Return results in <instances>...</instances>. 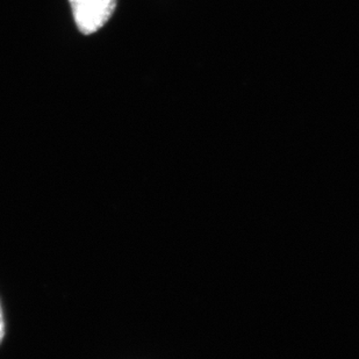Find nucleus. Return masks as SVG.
<instances>
[{"mask_svg": "<svg viewBox=\"0 0 359 359\" xmlns=\"http://www.w3.org/2000/svg\"><path fill=\"white\" fill-rule=\"evenodd\" d=\"M5 320H4L3 309L0 305V344L3 342L4 337H5Z\"/></svg>", "mask_w": 359, "mask_h": 359, "instance_id": "f03ea898", "label": "nucleus"}, {"mask_svg": "<svg viewBox=\"0 0 359 359\" xmlns=\"http://www.w3.org/2000/svg\"><path fill=\"white\" fill-rule=\"evenodd\" d=\"M79 32L93 34L112 17L118 0H69Z\"/></svg>", "mask_w": 359, "mask_h": 359, "instance_id": "f257e3e1", "label": "nucleus"}]
</instances>
